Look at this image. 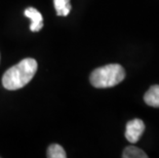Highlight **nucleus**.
Listing matches in <instances>:
<instances>
[{
	"label": "nucleus",
	"mask_w": 159,
	"mask_h": 158,
	"mask_svg": "<svg viewBox=\"0 0 159 158\" xmlns=\"http://www.w3.org/2000/svg\"><path fill=\"white\" fill-rule=\"evenodd\" d=\"M47 157L48 158H66L67 154L63 147L57 144H52L47 149Z\"/></svg>",
	"instance_id": "obj_8"
},
{
	"label": "nucleus",
	"mask_w": 159,
	"mask_h": 158,
	"mask_svg": "<svg viewBox=\"0 0 159 158\" xmlns=\"http://www.w3.org/2000/svg\"><path fill=\"white\" fill-rule=\"evenodd\" d=\"M144 101L148 106L159 108V85H152L144 96Z\"/></svg>",
	"instance_id": "obj_5"
},
{
	"label": "nucleus",
	"mask_w": 159,
	"mask_h": 158,
	"mask_svg": "<svg viewBox=\"0 0 159 158\" xmlns=\"http://www.w3.org/2000/svg\"><path fill=\"white\" fill-rule=\"evenodd\" d=\"M37 62L32 58L22 60L4 73L2 85L8 90H16L24 87L31 81L37 71Z\"/></svg>",
	"instance_id": "obj_1"
},
{
	"label": "nucleus",
	"mask_w": 159,
	"mask_h": 158,
	"mask_svg": "<svg viewBox=\"0 0 159 158\" xmlns=\"http://www.w3.org/2000/svg\"><path fill=\"white\" fill-rule=\"evenodd\" d=\"M125 78V70L119 64H109L93 70L89 80L97 88H109L119 84Z\"/></svg>",
	"instance_id": "obj_2"
},
{
	"label": "nucleus",
	"mask_w": 159,
	"mask_h": 158,
	"mask_svg": "<svg viewBox=\"0 0 159 158\" xmlns=\"http://www.w3.org/2000/svg\"><path fill=\"white\" fill-rule=\"evenodd\" d=\"M145 130V124L141 119H133L126 123L125 129V138L129 143L136 144L141 139L142 134Z\"/></svg>",
	"instance_id": "obj_3"
},
{
	"label": "nucleus",
	"mask_w": 159,
	"mask_h": 158,
	"mask_svg": "<svg viewBox=\"0 0 159 158\" xmlns=\"http://www.w3.org/2000/svg\"><path fill=\"white\" fill-rule=\"evenodd\" d=\"M27 18L31 20V25H30V30L32 32H38L42 29L43 27V18L42 15L34 7H28L26 8L24 12Z\"/></svg>",
	"instance_id": "obj_4"
},
{
	"label": "nucleus",
	"mask_w": 159,
	"mask_h": 158,
	"mask_svg": "<svg viewBox=\"0 0 159 158\" xmlns=\"http://www.w3.org/2000/svg\"><path fill=\"white\" fill-rule=\"evenodd\" d=\"M123 158H148V155L143 150L134 146H128L123 150Z\"/></svg>",
	"instance_id": "obj_7"
},
{
	"label": "nucleus",
	"mask_w": 159,
	"mask_h": 158,
	"mask_svg": "<svg viewBox=\"0 0 159 158\" xmlns=\"http://www.w3.org/2000/svg\"><path fill=\"white\" fill-rule=\"evenodd\" d=\"M53 3H55V8L57 16H67L72 8L70 4V0H53Z\"/></svg>",
	"instance_id": "obj_6"
}]
</instances>
